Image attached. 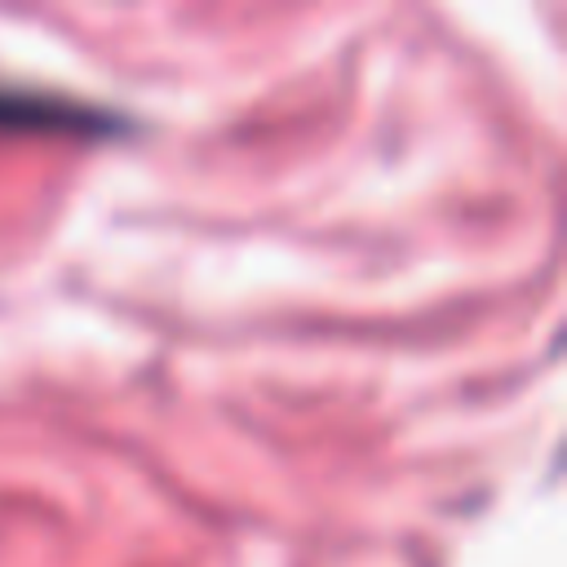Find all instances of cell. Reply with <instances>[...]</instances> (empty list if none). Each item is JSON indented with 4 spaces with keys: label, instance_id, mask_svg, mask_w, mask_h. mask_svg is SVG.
I'll list each match as a JSON object with an SVG mask.
<instances>
[{
    "label": "cell",
    "instance_id": "6da1fadb",
    "mask_svg": "<svg viewBox=\"0 0 567 567\" xmlns=\"http://www.w3.org/2000/svg\"><path fill=\"white\" fill-rule=\"evenodd\" d=\"M0 124H27V128H106L111 120L102 111H89L80 102L40 97V93H9L0 89Z\"/></svg>",
    "mask_w": 567,
    "mask_h": 567
}]
</instances>
